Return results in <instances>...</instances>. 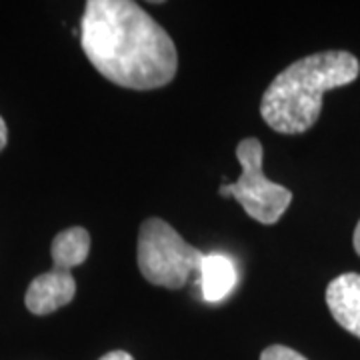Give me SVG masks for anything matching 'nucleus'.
<instances>
[{"mask_svg": "<svg viewBox=\"0 0 360 360\" xmlns=\"http://www.w3.org/2000/svg\"><path fill=\"white\" fill-rule=\"evenodd\" d=\"M80 46L90 65L122 89H162L176 77L174 40L130 0L86 2L80 20Z\"/></svg>", "mask_w": 360, "mask_h": 360, "instance_id": "1", "label": "nucleus"}, {"mask_svg": "<svg viewBox=\"0 0 360 360\" xmlns=\"http://www.w3.org/2000/svg\"><path fill=\"white\" fill-rule=\"evenodd\" d=\"M360 65L347 51H324L286 66L264 90L262 120L274 132L302 134L322 112V94L359 78Z\"/></svg>", "mask_w": 360, "mask_h": 360, "instance_id": "2", "label": "nucleus"}, {"mask_svg": "<svg viewBox=\"0 0 360 360\" xmlns=\"http://www.w3.org/2000/svg\"><path fill=\"white\" fill-rule=\"evenodd\" d=\"M205 252L191 246L167 220L148 219L139 232V270L155 286L176 290L200 270Z\"/></svg>", "mask_w": 360, "mask_h": 360, "instance_id": "3", "label": "nucleus"}, {"mask_svg": "<svg viewBox=\"0 0 360 360\" xmlns=\"http://www.w3.org/2000/svg\"><path fill=\"white\" fill-rule=\"evenodd\" d=\"M262 144L258 139H245L236 146V158L243 167V176L222 184L219 193L222 196H234L246 214L260 224H274L286 212L292 202V193L264 176L262 172Z\"/></svg>", "mask_w": 360, "mask_h": 360, "instance_id": "4", "label": "nucleus"}, {"mask_svg": "<svg viewBox=\"0 0 360 360\" xmlns=\"http://www.w3.org/2000/svg\"><path fill=\"white\" fill-rule=\"evenodd\" d=\"M77 295V281L70 270L52 269L37 276L25 296L26 309L32 314H51L54 310L63 309Z\"/></svg>", "mask_w": 360, "mask_h": 360, "instance_id": "5", "label": "nucleus"}, {"mask_svg": "<svg viewBox=\"0 0 360 360\" xmlns=\"http://www.w3.org/2000/svg\"><path fill=\"white\" fill-rule=\"evenodd\" d=\"M326 304L333 319L360 338V274L347 272L336 276L326 288Z\"/></svg>", "mask_w": 360, "mask_h": 360, "instance_id": "6", "label": "nucleus"}, {"mask_svg": "<svg viewBox=\"0 0 360 360\" xmlns=\"http://www.w3.org/2000/svg\"><path fill=\"white\" fill-rule=\"evenodd\" d=\"M200 290L208 302H220L238 284L236 264L224 252H208L200 262Z\"/></svg>", "mask_w": 360, "mask_h": 360, "instance_id": "7", "label": "nucleus"}, {"mask_svg": "<svg viewBox=\"0 0 360 360\" xmlns=\"http://www.w3.org/2000/svg\"><path fill=\"white\" fill-rule=\"evenodd\" d=\"M90 252V234L82 226H72L58 232L52 240V262L54 269L70 270L80 266Z\"/></svg>", "mask_w": 360, "mask_h": 360, "instance_id": "8", "label": "nucleus"}, {"mask_svg": "<svg viewBox=\"0 0 360 360\" xmlns=\"http://www.w3.org/2000/svg\"><path fill=\"white\" fill-rule=\"evenodd\" d=\"M260 360H307L300 352H296L292 348L283 347V345H272V347L264 348Z\"/></svg>", "mask_w": 360, "mask_h": 360, "instance_id": "9", "label": "nucleus"}, {"mask_svg": "<svg viewBox=\"0 0 360 360\" xmlns=\"http://www.w3.org/2000/svg\"><path fill=\"white\" fill-rule=\"evenodd\" d=\"M98 360H134V359H132V354H129L127 350H112V352L104 354L103 359H98Z\"/></svg>", "mask_w": 360, "mask_h": 360, "instance_id": "10", "label": "nucleus"}, {"mask_svg": "<svg viewBox=\"0 0 360 360\" xmlns=\"http://www.w3.org/2000/svg\"><path fill=\"white\" fill-rule=\"evenodd\" d=\"M6 142H8V129H6V122L0 116V150L6 146Z\"/></svg>", "mask_w": 360, "mask_h": 360, "instance_id": "11", "label": "nucleus"}, {"mask_svg": "<svg viewBox=\"0 0 360 360\" xmlns=\"http://www.w3.org/2000/svg\"><path fill=\"white\" fill-rule=\"evenodd\" d=\"M352 245H354V250H356V255L360 257V220L359 224H356V229H354V236H352Z\"/></svg>", "mask_w": 360, "mask_h": 360, "instance_id": "12", "label": "nucleus"}]
</instances>
